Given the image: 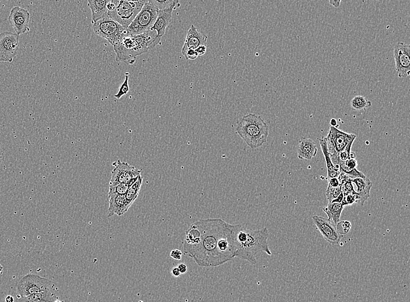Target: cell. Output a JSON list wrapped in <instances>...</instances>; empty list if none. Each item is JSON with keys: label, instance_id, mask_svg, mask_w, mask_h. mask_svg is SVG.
Wrapping results in <instances>:
<instances>
[{"label": "cell", "instance_id": "836d02e7", "mask_svg": "<svg viewBox=\"0 0 410 302\" xmlns=\"http://www.w3.org/2000/svg\"><path fill=\"white\" fill-rule=\"evenodd\" d=\"M170 257L176 261H180L182 258V253L178 249L172 250L170 254Z\"/></svg>", "mask_w": 410, "mask_h": 302}, {"label": "cell", "instance_id": "f1b7e54d", "mask_svg": "<svg viewBox=\"0 0 410 302\" xmlns=\"http://www.w3.org/2000/svg\"><path fill=\"white\" fill-rule=\"evenodd\" d=\"M128 80H129V75L128 73H125V78L124 82L121 84L120 87L118 89L117 94L115 95V97L117 99H120V98L127 94L130 91V87L128 85Z\"/></svg>", "mask_w": 410, "mask_h": 302}, {"label": "cell", "instance_id": "60d3db41", "mask_svg": "<svg viewBox=\"0 0 410 302\" xmlns=\"http://www.w3.org/2000/svg\"><path fill=\"white\" fill-rule=\"evenodd\" d=\"M330 124L331 126L336 127V125H337V122L336 119H335L334 118L332 119L330 121Z\"/></svg>", "mask_w": 410, "mask_h": 302}, {"label": "cell", "instance_id": "5bb4252c", "mask_svg": "<svg viewBox=\"0 0 410 302\" xmlns=\"http://www.w3.org/2000/svg\"><path fill=\"white\" fill-rule=\"evenodd\" d=\"M30 18L31 14L28 10L16 6L12 8L8 20L16 34L20 36L30 32Z\"/></svg>", "mask_w": 410, "mask_h": 302}, {"label": "cell", "instance_id": "7c38bea8", "mask_svg": "<svg viewBox=\"0 0 410 302\" xmlns=\"http://www.w3.org/2000/svg\"><path fill=\"white\" fill-rule=\"evenodd\" d=\"M410 45L402 42L395 45L393 50L395 67L400 78H407L410 76Z\"/></svg>", "mask_w": 410, "mask_h": 302}, {"label": "cell", "instance_id": "6da1fadb", "mask_svg": "<svg viewBox=\"0 0 410 302\" xmlns=\"http://www.w3.org/2000/svg\"><path fill=\"white\" fill-rule=\"evenodd\" d=\"M232 224L221 219H200L191 224L183 242L185 255L203 267H216L235 258Z\"/></svg>", "mask_w": 410, "mask_h": 302}, {"label": "cell", "instance_id": "b9f144b4", "mask_svg": "<svg viewBox=\"0 0 410 302\" xmlns=\"http://www.w3.org/2000/svg\"><path fill=\"white\" fill-rule=\"evenodd\" d=\"M3 160H4V154H3V151L1 146H0V165H1Z\"/></svg>", "mask_w": 410, "mask_h": 302}, {"label": "cell", "instance_id": "8d00e7d4", "mask_svg": "<svg viewBox=\"0 0 410 302\" xmlns=\"http://www.w3.org/2000/svg\"><path fill=\"white\" fill-rule=\"evenodd\" d=\"M344 198V194L342 191L341 193L339 194V195L336 198H335L333 201L331 203H342L343 200Z\"/></svg>", "mask_w": 410, "mask_h": 302}, {"label": "cell", "instance_id": "603a6c76", "mask_svg": "<svg viewBox=\"0 0 410 302\" xmlns=\"http://www.w3.org/2000/svg\"><path fill=\"white\" fill-rule=\"evenodd\" d=\"M343 209L344 206L342 203H328V205L324 208V211L327 214L328 220L336 226L340 222Z\"/></svg>", "mask_w": 410, "mask_h": 302}, {"label": "cell", "instance_id": "e575fe53", "mask_svg": "<svg viewBox=\"0 0 410 302\" xmlns=\"http://www.w3.org/2000/svg\"><path fill=\"white\" fill-rule=\"evenodd\" d=\"M207 46H200L197 48L195 50L198 56H202L205 54L206 50H207Z\"/></svg>", "mask_w": 410, "mask_h": 302}, {"label": "cell", "instance_id": "f546056e", "mask_svg": "<svg viewBox=\"0 0 410 302\" xmlns=\"http://www.w3.org/2000/svg\"><path fill=\"white\" fill-rule=\"evenodd\" d=\"M360 201V198L357 193L349 194L344 195V198L342 204L345 207L346 206H350L358 203Z\"/></svg>", "mask_w": 410, "mask_h": 302}, {"label": "cell", "instance_id": "ab89813d", "mask_svg": "<svg viewBox=\"0 0 410 302\" xmlns=\"http://www.w3.org/2000/svg\"><path fill=\"white\" fill-rule=\"evenodd\" d=\"M5 302H14V298L13 296L11 295H8L7 297L5 298Z\"/></svg>", "mask_w": 410, "mask_h": 302}, {"label": "cell", "instance_id": "8992f818", "mask_svg": "<svg viewBox=\"0 0 410 302\" xmlns=\"http://www.w3.org/2000/svg\"><path fill=\"white\" fill-rule=\"evenodd\" d=\"M356 137L357 136L354 134L346 133L345 131L338 129L336 127L332 126H330L328 135L325 137L332 162L339 171L340 167L338 166V155L341 152L345 150L350 143L354 142Z\"/></svg>", "mask_w": 410, "mask_h": 302}, {"label": "cell", "instance_id": "ac0fdd59", "mask_svg": "<svg viewBox=\"0 0 410 302\" xmlns=\"http://www.w3.org/2000/svg\"><path fill=\"white\" fill-rule=\"evenodd\" d=\"M318 152L316 144L313 140L303 138L300 140L297 146L298 158L300 160H312Z\"/></svg>", "mask_w": 410, "mask_h": 302}, {"label": "cell", "instance_id": "d6986e66", "mask_svg": "<svg viewBox=\"0 0 410 302\" xmlns=\"http://www.w3.org/2000/svg\"><path fill=\"white\" fill-rule=\"evenodd\" d=\"M353 184L355 185V192L360 198L361 206H363L365 203L370 196V191L372 187V182L368 178H351Z\"/></svg>", "mask_w": 410, "mask_h": 302}, {"label": "cell", "instance_id": "d4e9b609", "mask_svg": "<svg viewBox=\"0 0 410 302\" xmlns=\"http://www.w3.org/2000/svg\"><path fill=\"white\" fill-rule=\"evenodd\" d=\"M351 108L356 111H361V110H366L370 108L372 106V103L370 101H368L366 97L361 96V95H357L352 98L350 103Z\"/></svg>", "mask_w": 410, "mask_h": 302}, {"label": "cell", "instance_id": "cb8c5ba5", "mask_svg": "<svg viewBox=\"0 0 410 302\" xmlns=\"http://www.w3.org/2000/svg\"><path fill=\"white\" fill-rule=\"evenodd\" d=\"M142 182L143 178L141 175H140L137 181L131 185L126 194H125V195L126 197L127 201L131 206L133 204L134 202L137 198V197H138Z\"/></svg>", "mask_w": 410, "mask_h": 302}, {"label": "cell", "instance_id": "4316f807", "mask_svg": "<svg viewBox=\"0 0 410 302\" xmlns=\"http://www.w3.org/2000/svg\"><path fill=\"white\" fill-rule=\"evenodd\" d=\"M158 10H165L174 7V6H180L177 0H166V1H157V0H150Z\"/></svg>", "mask_w": 410, "mask_h": 302}, {"label": "cell", "instance_id": "3957f363", "mask_svg": "<svg viewBox=\"0 0 410 302\" xmlns=\"http://www.w3.org/2000/svg\"><path fill=\"white\" fill-rule=\"evenodd\" d=\"M161 38L150 29L138 35H128L114 46L117 60L130 63L137 56L148 52L160 43Z\"/></svg>", "mask_w": 410, "mask_h": 302}, {"label": "cell", "instance_id": "30bf717a", "mask_svg": "<svg viewBox=\"0 0 410 302\" xmlns=\"http://www.w3.org/2000/svg\"><path fill=\"white\" fill-rule=\"evenodd\" d=\"M113 165L115 166V168L112 173V178L109 182L110 187L116 186L119 184L127 183L141 175L142 170L137 169L127 162H122L120 160L114 162Z\"/></svg>", "mask_w": 410, "mask_h": 302}, {"label": "cell", "instance_id": "d590c367", "mask_svg": "<svg viewBox=\"0 0 410 302\" xmlns=\"http://www.w3.org/2000/svg\"><path fill=\"white\" fill-rule=\"evenodd\" d=\"M177 267L179 271H180L181 274L186 273L188 270L187 266L184 264V263H180V264L178 265Z\"/></svg>", "mask_w": 410, "mask_h": 302}, {"label": "cell", "instance_id": "74e56055", "mask_svg": "<svg viewBox=\"0 0 410 302\" xmlns=\"http://www.w3.org/2000/svg\"><path fill=\"white\" fill-rule=\"evenodd\" d=\"M172 273L175 277H179L181 274L180 271H179L177 267H175L172 268Z\"/></svg>", "mask_w": 410, "mask_h": 302}, {"label": "cell", "instance_id": "5b68a950", "mask_svg": "<svg viewBox=\"0 0 410 302\" xmlns=\"http://www.w3.org/2000/svg\"><path fill=\"white\" fill-rule=\"evenodd\" d=\"M146 2L144 0H112L107 4V15L119 25L127 28L142 10Z\"/></svg>", "mask_w": 410, "mask_h": 302}, {"label": "cell", "instance_id": "1f68e13d", "mask_svg": "<svg viewBox=\"0 0 410 302\" xmlns=\"http://www.w3.org/2000/svg\"><path fill=\"white\" fill-rule=\"evenodd\" d=\"M184 56L187 60L194 61L199 56L197 55L195 50L190 49L187 51Z\"/></svg>", "mask_w": 410, "mask_h": 302}, {"label": "cell", "instance_id": "ffe728a7", "mask_svg": "<svg viewBox=\"0 0 410 302\" xmlns=\"http://www.w3.org/2000/svg\"><path fill=\"white\" fill-rule=\"evenodd\" d=\"M109 0H89L88 6L92 12V23L103 18L108 14L107 4Z\"/></svg>", "mask_w": 410, "mask_h": 302}, {"label": "cell", "instance_id": "e0dca14e", "mask_svg": "<svg viewBox=\"0 0 410 302\" xmlns=\"http://www.w3.org/2000/svg\"><path fill=\"white\" fill-rule=\"evenodd\" d=\"M178 7L179 6H174L165 10H158L156 19L151 29L156 32L158 37L161 38L165 34L166 30L171 22L173 11Z\"/></svg>", "mask_w": 410, "mask_h": 302}, {"label": "cell", "instance_id": "484cf974", "mask_svg": "<svg viewBox=\"0 0 410 302\" xmlns=\"http://www.w3.org/2000/svg\"><path fill=\"white\" fill-rule=\"evenodd\" d=\"M137 178L134 179V180L127 182V183L119 184L116 185V186L110 187L109 193L120 194V195H125L129 188L137 181Z\"/></svg>", "mask_w": 410, "mask_h": 302}, {"label": "cell", "instance_id": "83f0119b", "mask_svg": "<svg viewBox=\"0 0 410 302\" xmlns=\"http://www.w3.org/2000/svg\"><path fill=\"white\" fill-rule=\"evenodd\" d=\"M342 185L337 187H328L326 188V196L327 198L328 203H331L335 198H336L339 194L342 192Z\"/></svg>", "mask_w": 410, "mask_h": 302}, {"label": "cell", "instance_id": "44dd1931", "mask_svg": "<svg viewBox=\"0 0 410 302\" xmlns=\"http://www.w3.org/2000/svg\"><path fill=\"white\" fill-rule=\"evenodd\" d=\"M319 141L323 154H324L325 158L326 169H327L328 172L327 178L339 177L340 171L334 166L333 163L332 162L331 158L328 152L327 143H326L325 137L319 139Z\"/></svg>", "mask_w": 410, "mask_h": 302}, {"label": "cell", "instance_id": "f6af8a7d", "mask_svg": "<svg viewBox=\"0 0 410 302\" xmlns=\"http://www.w3.org/2000/svg\"><path fill=\"white\" fill-rule=\"evenodd\" d=\"M138 302H143L142 301H139Z\"/></svg>", "mask_w": 410, "mask_h": 302}, {"label": "cell", "instance_id": "4fadbf2b", "mask_svg": "<svg viewBox=\"0 0 410 302\" xmlns=\"http://www.w3.org/2000/svg\"><path fill=\"white\" fill-rule=\"evenodd\" d=\"M312 218L316 229L326 241L333 245L340 243L343 235L337 231L336 226L326 218L318 215H313Z\"/></svg>", "mask_w": 410, "mask_h": 302}, {"label": "cell", "instance_id": "7bdbcfd3", "mask_svg": "<svg viewBox=\"0 0 410 302\" xmlns=\"http://www.w3.org/2000/svg\"><path fill=\"white\" fill-rule=\"evenodd\" d=\"M3 270H4V267H3V266L0 263V275L2 274Z\"/></svg>", "mask_w": 410, "mask_h": 302}, {"label": "cell", "instance_id": "ee69618b", "mask_svg": "<svg viewBox=\"0 0 410 302\" xmlns=\"http://www.w3.org/2000/svg\"><path fill=\"white\" fill-rule=\"evenodd\" d=\"M55 302H62L59 301V300H57V301H56Z\"/></svg>", "mask_w": 410, "mask_h": 302}, {"label": "cell", "instance_id": "7a4b0ae2", "mask_svg": "<svg viewBox=\"0 0 410 302\" xmlns=\"http://www.w3.org/2000/svg\"><path fill=\"white\" fill-rule=\"evenodd\" d=\"M231 229L233 245L236 249L235 258L256 265V256L258 253L262 252L272 255L268 242L269 232L266 227L252 230L241 224H232Z\"/></svg>", "mask_w": 410, "mask_h": 302}, {"label": "cell", "instance_id": "d6a6232c", "mask_svg": "<svg viewBox=\"0 0 410 302\" xmlns=\"http://www.w3.org/2000/svg\"><path fill=\"white\" fill-rule=\"evenodd\" d=\"M340 184L339 177L328 178V187H337Z\"/></svg>", "mask_w": 410, "mask_h": 302}, {"label": "cell", "instance_id": "ba28073f", "mask_svg": "<svg viewBox=\"0 0 410 302\" xmlns=\"http://www.w3.org/2000/svg\"><path fill=\"white\" fill-rule=\"evenodd\" d=\"M158 10L149 0L127 28L130 35H138L152 29L157 16Z\"/></svg>", "mask_w": 410, "mask_h": 302}, {"label": "cell", "instance_id": "277c9868", "mask_svg": "<svg viewBox=\"0 0 410 302\" xmlns=\"http://www.w3.org/2000/svg\"><path fill=\"white\" fill-rule=\"evenodd\" d=\"M236 133L252 149L261 146L267 141L269 127L260 116L249 113L237 124Z\"/></svg>", "mask_w": 410, "mask_h": 302}, {"label": "cell", "instance_id": "2e32d148", "mask_svg": "<svg viewBox=\"0 0 410 302\" xmlns=\"http://www.w3.org/2000/svg\"><path fill=\"white\" fill-rule=\"evenodd\" d=\"M109 195V217L117 215L120 216L126 213L131 207L125 195L108 193Z\"/></svg>", "mask_w": 410, "mask_h": 302}, {"label": "cell", "instance_id": "9a60e30c", "mask_svg": "<svg viewBox=\"0 0 410 302\" xmlns=\"http://www.w3.org/2000/svg\"><path fill=\"white\" fill-rule=\"evenodd\" d=\"M208 38L207 36L199 32L194 25H191L185 37L182 54L184 56L188 50H196L200 46H207Z\"/></svg>", "mask_w": 410, "mask_h": 302}, {"label": "cell", "instance_id": "52a82bcc", "mask_svg": "<svg viewBox=\"0 0 410 302\" xmlns=\"http://www.w3.org/2000/svg\"><path fill=\"white\" fill-rule=\"evenodd\" d=\"M93 29L96 35L106 39L113 46L130 35L127 28L119 25L108 15L93 24Z\"/></svg>", "mask_w": 410, "mask_h": 302}, {"label": "cell", "instance_id": "f35d334b", "mask_svg": "<svg viewBox=\"0 0 410 302\" xmlns=\"http://www.w3.org/2000/svg\"><path fill=\"white\" fill-rule=\"evenodd\" d=\"M341 3V1H329V4H331L332 6H333L335 8H339L340 7V4Z\"/></svg>", "mask_w": 410, "mask_h": 302}, {"label": "cell", "instance_id": "9c48e42d", "mask_svg": "<svg viewBox=\"0 0 410 302\" xmlns=\"http://www.w3.org/2000/svg\"><path fill=\"white\" fill-rule=\"evenodd\" d=\"M52 281L38 275L28 274L23 276L17 285V297L23 298L29 295L54 289Z\"/></svg>", "mask_w": 410, "mask_h": 302}, {"label": "cell", "instance_id": "4dcf8cb0", "mask_svg": "<svg viewBox=\"0 0 410 302\" xmlns=\"http://www.w3.org/2000/svg\"><path fill=\"white\" fill-rule=\"evenodd\" d=\"M336 229L337 231L339 232L341 235L346 234L351 229V223L347 221H343V222H339L336 225Z\"/></svg>", "mask_w": 410, "mask_h": 302}, {"label": "cell", "instance_id": "7402d4cb", "mask_svg": "<svg viewBox=\"0 0 410 302\" xmlns=\"http://www.w3.org/2000/svg\"><path fill=\"white\" fill-rule=\"evenodd\" d=\"M20 299L23 302H55L58 300L55 289L29 295Z\"/></svg>", "mask_w": 410, "mask_h": 302}, {"label": "cell", "instance_id": "8fae6325", "mask_svg": "<svg viewBox=\"0 0 410 302\" xmlns=\"http://www.w3.org/2000/svg\"><path fill=\"white\" fill-rule=\"evenodd\" d=\"M19 37L10 32L0 33V62H13L20 49Z\"/></svg>", "mask_w": 410, "mask_h": 302}]
</instances>
